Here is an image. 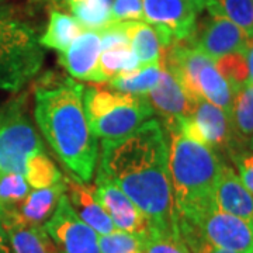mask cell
<instances>
[{
  "mask_svg": "<svg viewBox=\"0 0 253 253\" xmlns=\"http://www.w3.org/2000/svg\"><path fill=\"white\" fill-rule=\"evenodd\" d=\"M44 46L34 28L9 9L0 7V89L20 90L44 63Z\"/></svg>",
  "mask_w": 253,
  "mask_h": 253,
  "instance_id": "obj_4",
  "label": "cell"
},
{
  "mask_svg": "<svg viewBox=\"0 0 253 253\" xmlns=\"http://www.w3.org/2000/svg\"><path fill=\"white\" fill-rule=\"evenodd\" d=\"M142 253H191L180 234H162L149 228Z\"/></svg>",
  "mask_w": 253,
  "mask_h": 253,
  "instance_id": "obj_30",
  "label": "cell"
},
{
  "mask_svg": "<svg viewBox=\"0 0 253 253\" xmlns=\"http://www.w3.org/2000/svg\"><path fill=\"white\" fill-rule=\"evenodd\" d=\"M101 37V51L99 58V73L101 83L131 72L141 65L129 44L120 21H111L99 30Z\"/></svg>",
  "mask_w": 253,
  "mask_h": 253,
  "instance_id": "obj_13",
  "label": "cell"
},
{
  "mask_svg": "<svg viewBox=\"0 0 253 253\" xmlns=\"http://www.w3.org/2000/svg\"><path fill=\"white\" fill-rule=\"evenodd\" d=\"M63 179L66 183V191L71 206L82 221H84L90 228H93L99 235H106L116 231L111 218L96 199L94 187L71 177Z\"/></svg>",
  "mask_w": 253,
  "mask_h": 253,
  "instance_id": "obj_18",
  "label": "cell"
},
{
  "mask_svg": "<svg viewBox=\"0 0 253 253\" xmlns=\"http://www.w3.org/2000/svg\"><path fill=\"white\" fill-rule=\"evenodd\" d=\"M191 4H194L199 11L204 10V6H206V0H189Z\"/></svg>",
  "mask_w": 253,
  "mask_h": 253,
  "instance_id": "obj_36",
  "label": "cell"
},
{
  "mask_svg": "<svg viewBox=\"0 0 253 253\" xmlns=\"http://www.w3.org/2000/svg\"><path fill=\"white\" fill-rule=\"evenodd\" d=\"M24 177L31 189H46L62 180V173L45 152L30 155L26 161Z\"/></svg>",
  "mask_w": 253,
  "mask_h": 253,
  "instance_id": "obj_27",
  "label": "cell"
},
{
  "mask_svg": "<svg viewBox=\"0 0 253 253\" xmlns=\"http://www.w3.org/2000/svg\"><path fill=\"white\" fill-rule=\"evenodd\" d=\"M246 62H248V69H249V83H253V38L249 40V44L245 51Z\"/></svg>",
  "mask_w": 253,
  "mask_h": 253,
  "instance_id": "obj_33",
  "label": "cell"
},
{
  "mask_svg": "<svg viewBox=\"0 0 253 253\" xmlns=\"http://www.w3.org/2000/svg\"><path fill=\"white\" fill-rule=\"evenodd\" d=\"M83 84L71 78L36 89L34 117L72 179L89 183L99 161V141L83 109Z\"/></svg>",
  "mask_w": 253,
  "mask_h": 253,
  "instance_id": "obj_2",
  "label": "cell"
},
{
  "mask_svg": "<svg viewBox=\"0 0 253 253\" xmlns=\"http://www.w3.org/2000/svg\"><path fill=\"white\" fill-rule=\"evenodd\" d=\"M231 159L235 163L238 176L244 186L253 194V149L238 148L231 152Z\"/></svg>",
  "mask_w": 253,
  "mask_h": 253,
  "instance_id": "obj_32",
  "label": "cell"
},
{
  "mask_svg": "<svg viewBox=\"0 0 253 253\" xmlns=\"http://www.w3.org/2000/svg\"><path fill=\"white\" fill-rule=\"evenodd\" d=\"M113 0H78L69 6L83 30H101L111 23Z\"/></svg>",
  "mask_w": 253,
  "mask_h": 253,
  "instance_id": "obj_26",
  "label": "cell"
},
{
  "mask_svg": "<svg viewBox=\"0 0 253 253\" xmlns=\"http://www.w3.org/2000/svg\"><path fill=\"white\" fill-rule=\"evenodd\" d=\"M83 31L84 30L73 16L63 13L62 10H51L49 23L45 33L40 37V44L44 48L65 52Z\"/></svg>",
  "mask_w": 253,
  "mask_h": 253,
  "instance_id": "obj_21",
  "label": "cell"
},
{
  "mask_svg": "<svg viewBox=\"0 0 253 253\" xmlns=\"http://www.w3.org/2000/svg\"><path fill=\"white\" fill-rule=\"evenodd\" d=\"M174 126L190 139L207 145L215 152L228 151V154H231L238 148H242L234 132L229 116L204 99L194 101L191 114Z\"/></svg>",
  "mask_w": 253,
  "mask_h": 253,
  "instance_id": "obj_7",
  "label": "cell"
},
{
  "mask_svg": "<svg viewBox=\"0 0 253 253\" xmlns=\"http://www.w3.org/2000/svg\"><path fill=\"white\" fill-rule=\"evenodd\" d=\"M204 9L210 14L228 18L253 38V0H206Z\"/></svg>",
  "mask_w": 253,
  "mask_h": 253,
  "instance_id": "obj_25",
  "label": "cell"
},
{
  "mask_svg": "<svg viewBox=\"0 0 253 253\" xmlns=\"http://www.w3.org/2000/svg\"><path fill=\"white\" fill-rule=\"evenodd\" d=\"M11 253H59L44 225L28 224L13 211L0 214Z\"/></svg>",
  "mask_w": 253,
  "mask_h": 253,
  "instance_id": "obj_16",
  "label": "cell"
},
{
  "mask_svg": "<svg viewBox=\"0 0 253 253\" xmlns=\"http://www.w3.org/2000/svg\"><path fill=\"white\" fill-rule=\"evenodd\" d=\"M251 148H252V149H253V136H252V138H251Z\"/></svg>",
  "mask_w": 253,
  "mask_h": 253,
  "instance_id": "obj_37",
  "label": "cell"
},
{
  "mask_svg": "<svg viewBox=\"0 0 253 253\" xmlns=\"http://www.w3.org/2000/svg\"><path fill=\"white\" fill-rule=\"evenodd\" d=\"M169 174L179 219L199 224L215 210V186L222 161L214 149L186 136L177 126H166Z\"/></svg>",
  "mask_w": 253,
  "mask_h": 253,
  "instance_id": "obj_3",
  "label": "cell"
},
{
  "mask_svg": "<svg viewBox=\"0 0 253 253\" xmlns=\"http://www.w3.org/2000/svg\"><path fill=\"white\" fill-rule=\"evenodd\" d=\"M145 236L129 234L116 229L106 235H99L101 253H135L144 252Z\"/></svg>",
  "mask_w": 253,
  "mask_h": 253,
  "instance_id": "obj_29",
  "label": "cell"
},
{
  "mask_svg": "<svg viewBox=\"0 0 253 253\" xmlns=\"http://www.w3.org/2000/svg\"><path fill=\"white\" fill-rule=\"evenodd\" d=\"M111 21H144L142 0H113Z\"/></svg>",
  "mask_w": 253,
  "mask_h": 253,
  "instance_id": "obj_31",
  "label": "cell"
},
{
  "mask_svg": "<svg viewBox=\"0 0 253 253\" xmlns=\"http://www.w3.org/2000/svg\"><path fill=\"white\" fill-rule=\"evenodd\" d=\"M101 37L99 30H84L62 52L59 62L68 73L79 81L101 83L99 73V58Z\"/></svg>",
  "mask_w": 253,
  "mask_h": 253,
  "instance_id": "obj_14",
  "label": "cell"
},
{
  "mask_svg": "<svg viewBox=\"0 0 253 253\" xmlns=\"http://www.w3.org/2000/svg\"><path fill=\"white\" fill-rule=\"evenodd\" d=\"M208 242L234 253H253V222L219 211L208 212L197 224Z\"/></svg>",
  "mask_w": 253,
  "mask_h": 253,
  "instance_id": "obj_10",
  "label": "cell"
},
{
  "mask_svg": "<svg viewBox=\"0 0 253 253\" xmlns=\"http://www.w3.org/2000/svg\"><path fill=\"white\" fill-rule=\"evenodd\" d=\"M94 194L101 207L111 218L116 229L136 235H146L151 228L148 218L114 183L97 174Z\"/></svg>",
  "mask_w": 253,
  "mask_h": 253,
  "instance_id": "obj_12",
  "label": "cell"
},
{
  "mask_svg": "<svg viewBox=\"0 0 253 253\" xmlns=\"http://www.w3.org/2000/svg\"><path fill=\"white\" fill-rule=\"evenodd\" d=\"M135 253H142V252H135Z\"/></svg>",
  "mask_w": 253,
  "mask_h": 253,
  "instance_id": "obj_39",
  "label": "cell"
},
{
  "mask_svg": "<svg viewBox=\"0 0 253 253\" xmlns=\"http://www.w3.org/2000/svg\"><path fill=\"white\" fill-rule=\"evenodd\" d=\"M97 174L126 193L148 218L151 229L179 234L168 138L158 120L145 121L123 138L101 141Z\"/></svg>",
  "mask_w": 253,
  "mask_h": 253,
  "instance_id": "obj_1",
  "label": "cell"
},
{
  "mask_svg": "<svg viewBox=\"0 0 253 253\" xmlns=\"http://www.w3.org/2000/svg\"><path fill=\"white\" fill-rule=\"evenodd\" d=\"M59 253H101L99 234L75 212L66 194L59 199L54 214L44 224Z\"/></svg>",
  "mask_w": 253,
  "mask_h": 253,
  "instance_id": "obj_9",
  "label": "cell"
},
{
  "mask_svg": "<svg viewBox=\"0 0 253 253\" xmlns=\"http://www.w3.org/2000/svg\"><path fill=\"white\" fill-rule=\"evenodd\" d=\"M129 40L132 52L141 66L159 65L163 46L159 36L151 24L145 21H120Z\"/></svg>",
  "mask_w": 253,
  "mask_h": 253,
  "instance_id": "obj_20",
  "label": "cell"
},
{
  "mask_svg": "<svg viewBox=\"0 0 253 253\" xmlns=\"http://www.w3.org/2000/svg\"><path fill=\"white\" fill-rule=\"evenodd\" d=\"M144 21L156 30L162 46L189 41L197 28L199 10L189 0H142Z\"/></svg>",
  "mask_w": 253,
  "mask_h": 253,
  "instance_id": "obj_8",
  "label": "cell"
},
{
  "mask_svg": "<svg viewBox=\"0 0 253 253\" xmlns=\"http://www.w3.org/2000/svg\"><path fill=\"white\" fill-rule=\"evenodd\" d=\"M249 40L244 30L228 18L210 14L201 28H196L189 42L215 61L232 52L245 54Z\"/></svg>",
  "mask_w": 253,
  "mask_h": 253,
  "instance_id": "obj_11",
  "label": "cell"
},
{
  "mask_svg": "<svg viewBox=\"0 0 253 253\" xmlns=\"http://www.w3.org/2000/svg\"><path fill=\"white\" fill-rule=\"evenodd\" d=\"M145 97L155 113L163 118L166 126H174L189 117L194 106V101L187 97L180 84L163 66L161 81Z\"/></svg>",
  "mask_w": 253,
  "mask_h": 253,
  "instance_id": "obj_15",
  "label": "cell"
},
{
  "mask_svg": "<svg viewBox=\"0 0 253 253\" xmlns=\"http://www.w3.org/2000/svg\"><path fill=\"white\" fill-rule=\"evenodd\" d=\"M197 90L200 99H204L212 103L219 109H222L229 116L232 107V91L228 83L217 71L214 59L207 62L200 69L197 76Z\"/></svg>",
  "mask_w": 253,
  "mask_h": 253,
  "instance_id": "obj_22",
  "label": "cell"
},
{
  "mask_svg": "<svg viewBox=\"0 0 253 253\" xmlns=\"http://www.w3.org/2000/svg\"><path fill=\"white\" fill-rule=\"evenodd\" d=\"M161 76V65H145L111 79L109 82V87L132 96H146L159 83Z\"/></svg>",
  "mask_w": 253,
  "mask_h": 253,
  "instance_id": "obj_23",
  "label": "cell"
},
{
  "mask_svg": "<svg viewBox=\"0 0 253 253\" xmlns=\"http://www.w3.org/2000/svg\"><path fill=\"white\" fill-rule=\"evenodd\" d=\"M44 152L33 124L23 113V106L14 103L0 111V170L24 176L30 155Z\"/></svg>",
  "mask_w": 253,
  "mask_h": 253,
  "instance_id": "obj_6",
  "label": "cell"
},
{
  "mask_svg": "<svg viewBox=\"0 0 253 253\" xmlns=\"http://www.w3.org/2000/svg\"><path fill=\"white\" fill-rule=\"evenodd\" d=\"M215 207L222 212L253 222V194L226 163H222L215 186Z\"/></svg>",
  "mask_w": 253,
  "mask_h": 253,
  "instance_id": "obj_17",
  "label": "cell"
},
{
  "mask_svg": "<svg viewBox=\"0 0 253 253\" xmlns=\"http://www.w3.org/2000/svg\"><path fill=\"white\" fill-rule=\"evenodd\" d=\"M75 1H78V0H49V3L56 7V10H68L69 9V6L75 3Z\"/></svg>",
  "mask_w": 253,
  "mask_h": 253,
  "instance_id": "obj_35",
  "label": "cell"
},
{
  "mask_svg": "<svg viewBox=\"0 0 253 253\" xmlns=\"http://www.w3.org/2000/svg\"><path fill=\"white\" fill-rule=\"evenodd\" d=\"M229 120L236 138L251 139L253 136V83H248L232 94Z\"/></svg>",
  "mask_w": 253,
  "mask_h": 253,
  "instance_id": "obj_24",
  "label": "cell"
},
{
  "mask_svg": "<svg viewBox=\"0 0 253 253\" xmlns=\"http://www.w3.org/2000/svg\"><path fill=\"white\" fill-rule=\"evenodd\" d=\"M65 193H66V183L65 179H62L51 187L31 190L27 197L11 211L28 224L44 225L54 214L59 199Z\"/></svg>",
  "mask_w": 253,
  "mask_h": 253,
  "instance_id": "obj_19",
  "label": "cell"
},
{
  "mask_svg": "<svg viewBox=\"0 0 253 253\" xmlns=\"http://www.w3.org/2000/svg\"><path fill=\"white\" fill-rule=\"evenodd\" d=\"M83 109L91 132L103 141L128 135L155 114L145 96L97 86L83 91Z\"/></svg>",
  "mask_w": 253,
  "mask_h": 253,
  "instance_id": "obj_5",
  "label": "cell"
},
{
  "mask_svg": "<svg viewBox=\"0 0 253 253\" xmlns=\"http://www.w3.org/2000/svg\"><path fill=\"white\" fill-rule=\"evenodd\" d=\"M0 253H11L7 234H6V229L1 222V217H0Z\"/></svg>",
  "mask_w": 253,
  "mask_h": 253,
  "instance_id": "obj_34",
  "label": "cell"
},
{
  "mask_svg": "<svg viewBox=\"0 0 253 253\" xmlns=\"http://www.w3.org/2000/svg\"><path fill=\"white\" fill-rule=\"evenodd\" d=\"M3 1H4V0H0V7H1V4H3Z\"/></svg>",
  "mask_w": 253,
  "mask_h": 253,
  "instance_id": "obj_38",
  "label": "cell"
},
{
  "mask_svg": "<svg viewBox=\"0 0 253 253\" xmlns=\"http://www.w3.org/2000/svg\"><path fill=\"white\" fill-rule=\"evenodd\" d=\"M219 75L228 83L232 94L249 83V69L244 52L226 54L214 61Z\"/></svg>",
  "mask_w": 253,
  "mask_h": 253,
  "instance_id": "obj_28",
  "label": "cell"
}]
</instances>
